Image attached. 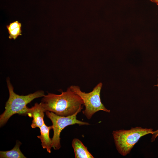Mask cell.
Segmentation results:
<instances>
[{
    "instance_id": "12",
    "label": "cell",
    "mask_w": 158,
    "mask_h": 158,
    "mask_svg": "<svg viewBox=\"0 0 158 158\" xmlns=\"http://www.w3.org/2000/svg\"><path fill=\"white\" fill-rule=\"evenodd\" d=\"M158 136V129L154 131L153 133L152 134V136L151 138V142H153L154 141L156 138Z\"/></svg>"
},
{
    "instance_id": "8",
    "label": "cell",
    "mask_w": 158,
    "mask_h": 158,
    "mask_svg": "<svg viewBox=\"0 0 158 158\" xmlns=\"http://www.w3.org/2000/svg\"><path fill=\"white\" fill-rule=\"evenodd\" d=\"M72 145L74 152L75 158H93L87 148L82 142L77 138L73 139Z\"/></svg>"
},
{
    "instance_id": "5",
    "label": "cell",
    "mask_w": 158,
    "mask_h": 158,
    "mask_svg": "<svg viewBox=\"0 0 158 158\" xmlns=\"http://www.w3.org/2000/svg\"><path fill=\"white\" fill-rule=\"evenodd\" d=\"M83 109L81 108L73 115L67 116H59L47 111L45 112L47 116L51 120L52 124L54 134L51 139V146L54 150H58L61 148L60 135L62 130L66 127L75 124L80 126L89 124L87 122L80 121L77 118V115Z\"/></svg>"
},
{
    "instance_id": "9",
    "label": "cell",
    "mask_w": 158,
    "mask_h": 158,
    "mask_svg": "<svg viewBox=\"0 0 158 158\" xmlns=\"http://www.w3.org/2000/svg\"><path fill=\"white\" fill-rule=\"evenodd\" d=\"M21 143L17 141L16 145L11 150L0 152L1 158H26L21 151L20 147Z\"/></svg>"
},
{
    "instance_id": "14",
    "label": "cell",
    "mask_w": 158,
    "mask_h": 158,
    "mask_svg": "<svg viewBox=\"0 0 158 158\" xmlns=\"http://www.w3.org/2000/svg\"><path fill=\"white\" fill-rule=\"evenodd\" d=\"M155 86L158 87V78H157V85H155Z\"/></svg>"
},
{
    "instance_id": "13",
    "label": "cell",
    "mask_w": 158,
    "mask_h": 158,
    "mask_svg": "<svg viewBox=\"0 0 158 158\" xmlns=\"http://www.w3.org/2000/svg\"><path fill=\"white\" fill-rule=\"evenodd\" d=\"M152 2L155 3L158 5V0H150Z\"/></svg>"
},
{
    "instance_id": "10",
    "label": "cell",
    "mask_w": 158,
    "mask_h": 158,
    "mask_svg": "<svg viewBox=\"0 0 158 158\" xmlns=\"http://www.w3.org/2000/svg\"><path fill=\"white\" fill-rule=\"evenodd\" d=\"M21 27H18L8 32L9 35V38L10 39H13L15 40L19 36L21 35H22Z\"/></svg>"
},
{
    "instance_id": "4",
    "label": "cell",
    "mask_w": 158,
    "mask_h": 158,
    "mask_svg": "<svg viewBox=\"0 0 158 158\" xmlns=\"http://www.w3.org/2000/svg\"><path fill=\"white\" fill-rule=\"evenodd\" d=\"M102 85V83H99L89 93L82 91L78 86L72 85L70 87L83 101L85 109L83 111V113L88 119H91L94 114L99 111L110 112V110L106 108L101 102L100 93Z\"/></svg>"
},
{
    "instance_id": "3",
    "label": "cell",
    "mask_w": 158,
    "mask_h": 158,
    "mask_svg": "<svg viewBox=\"0 0 158 158\" xmlns=\"http://www.w3.org/2000/svg\"><path fill=\"white\" fill-rule=\"evenodd\" d=\"M154 132L152 128L136 127L128 130L113 131L112 134L118 152L121 155L126 156L129 154L142 137L149 134H152Z\"/></svg>"
},
{
    "instance_id": "2",
    "label": "cell",
    "mask_w": 158,
    "mask_h": 158,
    "mask_svg": "<svg viewBox=\"0 0 158 158\" xmlns=\"http://www.w3.org/2000/svg\"><path fill=\"white\" fill-rule=\"evenodd\" d=\"M7 84L9 92V98L6 103L5 110L0 116V125H4L9 118L15 114L25 115L28 107L27 105L33 99L44 96V91L38 90L26 95H20L14 91L13 86L10 79H6Z\"/></svg>"
},
{
    "instance_id": "1",
    "label": "cell",
    "mask_w": 158,
    "mask_h": 158,
    "mask_svg": "<svg viewBox=\"0 0 158 158\" xmlns=\"http://www.w3.org/2000/svg\"><path fill=\"white\" fill-rule=\"evenodd\" d=\"M45 112L49 111L61 116L73 115L83 108L84 103L81 97L70 88L59 95L48 93L42 99Z\"/></svg>"
},
{
    "instance_id": "11",
    "label": "cell",
    "mask_w": 158,
    "mask_h": 158,
    "mask_svg": "<svg viewBox=\"0 0 158 158\" xmlns=\"http://www.w3.org/2000/svg\"><path fill=\"white\" fill-rule=\"evenodd\" d=\"M21 23L18 21H16L10 23L9 25H6L8 32L18 27H21Z\"/></svg>"
},
{
    "instance_id": "6",
    "label": "cell",
    "mask_w": 158,
    "mask_h": 158,
    "mask_svg": "<svg viewBox=\"0 0 158 158\" xmlns=\"http://www.w3.org/2000/svg\"><path fill=\"white\" fill-rule=\"evenodd\" d=\"M44 112L45 111L41 102L39 104L35 103L31 108L27 107L25 115H27L29 117L33 118L31 125L32 128H40L44 124Z\"/></svg>"
},
{
    "instance_id": "7",
    "label": "cell",
    "mask_w": 158,
    "mask_h": 158,
    "mask_svg": "<svg viewBox=\"0 0 158 158\" xmlns=\"http://www.w3.org/2000/svg\"><path fill=\"white\" fill-rule=\"evenodd\" d=\"M40 135L37 136L41 142V145L43 149H46L47 152L50 153L52 147L51 139L49 136L50 130L52 129V126H47L45 123L40 128Z\"/></svg>"
}]
</instances>
